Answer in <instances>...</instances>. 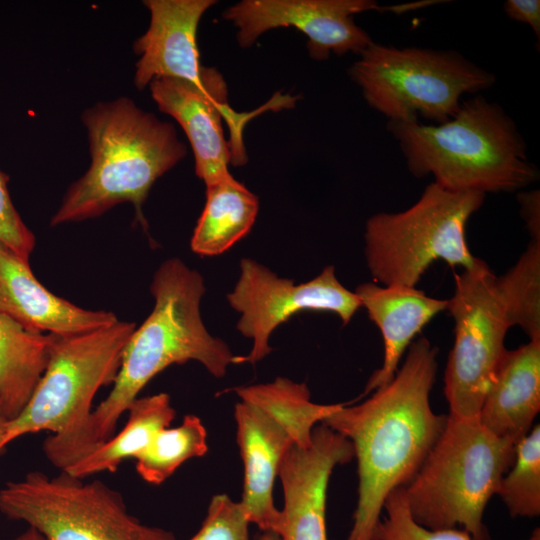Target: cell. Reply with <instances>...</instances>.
Returning a JSON list of instances; mask_svg holds the SVG:
<instances>
[{"label":"cell","instance_id":"cell-1","mask_svg":"<svg viewBox=\"0 0 540 540\" xmlns=\"http://www.w3.org/2000/svg\"><path fill=\"white\" fill-rule=\"evenodd\" d=\"M436 356L427 338L417 339L388 384L322 422L352 443L357 459L358 500L346 540H372L386 498L413 479L445 427L447 415L430 405Z\"/></svg>","mask_w":540,"mask_h":540},{"label":"cell","instance_id":"cell-2","mask_svg":"<svg viewBox=\"0 0 540 540\" xmlns=\"http://www.w3.org/2000/svg\"><path fill=\"white\" fill-rule=\"evenodd\" d=\"M205 290L201 274L182 260L171 258L161 263L150 285L153 310L131 334L110 393L75 436L44 445L52 465L64 470L110 439L122 414L167 367L194 360L215 377L225 375L234 355L202 321L200 304Z\"/></svg>","mask_w":540,"mask_h":540},{"label":"cell","instance_id":"cell-3","mask_svg":"<svg viewBox=\"0 0 540 540\" xmlns=\"http://www.w3.org/2000/svg\"><path fill=\"white\" fill-rule=\"evenodd\" d=\"M81 120L90 164L68 187L50 225L97 218L127 202L146 228L142 207L153 184L187 154L174 125L126 96L93 104Z\"/></svg>","mask_w":540,"mask_h":540},{"label":"cell","instance_id":"cell-4","mask_svg":"<svg viewBox=\"0 0 540 540\" xmlns=\"http://www.w3.org/2000/svg\"><path fill=\"white\" fill-rule=\"evenodd\" d=\"M409 171L457 192H513L539 178L515 122L478 95L441 124L388 121Z\"/></svg>","mask_w":540,"mask_h":540},{"label":"cell","instance_id":"cell-5","mask_svg":"<svg viewBox=\"0 0 540 540\" xmlns=\"http://www.w3.org/2000/svg\"><path fill=\"white\" fill-rule=\"evenodd\" d=\"M515 446L478 418L449 413L438 440L404 487L414 521L428 529L459 528L473 540H491L484 510L513 464Z\"/></svg>","mask_w":540,"mask_h":540},{"label":"cell","instance_id":"cell-6","mask_svg":"<svg viewBox=\"0 0 540 540\" xmlns=\"http://www.w3.org/2000/svg\"><path fill=\"white\" fill-rule=\"evenodd\" d=\"M485 194L457 192L432 182L416 203L397 212L371 216L365 227V256L374 280L385 286L416 287L432 263L469 270L483 260L466 240L469 218Z\"/></svg>","mask_w":540,"mask_h":540},{"label":"cell","instance_id":"cell-7","mask_svg":"<svg viewBox=\"0 0 540 540\" xmlns=\"http://www.w3.org/2000/svg\"><path fill=\"white\" fill-rule=\"evenodd\" d=\"M235 392L240 398L234 411L237 444L244 466L240 504L251 524L278 536L281 510L274 505L273 487L280 464L292 445L311 443L313 429L330 409L311 401L305 383L284 377Z\"/></svg>","mask_w":540,"mask_h":540},{"label":"cell","instance_id":"cell-8","mask_svg":"<svg viewBox=\"0 0 540 540\" xmlns=\"http://www.w3.org/2000/svg\"><path fill=\"white\" fill-rule=\"evenodd\" d=\"M349 69L370 107L389 121L435 124L451 119L465 93L493 85L495 76L455 51L395 48L372 42Z\"/></svg>","mask_w":540,"mask_h":540},{"label":"cell","instance_id":"cell-9","mask_svg":"<svg viewBox=\"0 0 540 540\" xmlns=\"http://www.w3.org/2000/svg\"><path fill=\"white\" fill-rule=\"evenodd\" d=\"M135 328V323L118 320L84 333L52 334L46 369L25 408L8 422L2 450L41 431H50L46 441L53 443L75 436L87 422L98 390L113 384Z\"/></svg>","mask_w":540,"mask_h":540},{"label":"cell","instance_id":"cell-10","mask_svg":"<svg viewBox=\"0 0 540 540\" xmlns=\"http://www.w3.org/2000/svg\"><path fill=\"white\" fill-rule=\"evenodd\" d=\"M0 512L45 540H175L172 532L132 516L122 495L105 483L65 472L31 471L0 489Z\"/></svg>","mask_w":540,"mask_h":540},{"label":"cell","instance_id":"cell-11","mask_svg":"<svg viewBox=\"0 0 540 540\" xmlns=\"http://www.w3.org/2000/svg\"><path fill=\"white\" fill-rule=\"evenodd\" d=\"M486 262L455 274L447 310L453 317L455 339L444 376L450 414L478 418L484 397L506 351L509 329Z\"/></svg>","mask_w":540,"mask_h":540},{"label":"cell","instance_id":"cell-12","mask_svg":"<svg viewBox=\"0 0 540 540\" xmlns=\"http://www.w3.org/2000/svg\"><path fill=\"white\" fill-rule=\"evenodd\" d=\"M227 300L241 314L237 329L252 340L247 355L234 356L235 364H255L265 358L272 350V332L298 312H332L347 325L361 308L359 298L340 283L333 266L325 267L310 281L296 284L249 258L241 260L239 279Z\"/></svg>","mask_w":540,"mask_h":540},{"label":"cell","instance_id":"cell-13","mask_svg":"<svg viewBox=\"0 0 540 540\" xmlns=\"http://www.w3.org/2000/svg\"><path fill=\"white\" fill-rule=\"evenodd\" d=\"M434 3L440 1L380 6L371 0H244L226 9L223 17L238 28L241 47H250L266 31L294 27L308 38L309 55L321 61L331 53L359 55L373 42L353 15L370 10L401 14Z\"/></svg>","mask_w":540,"mask_h":540},{"label":"cell","instance_id":"cell-14","mask_svg":"<svg viewBox=\"0 0 540 540\" xmlns=\"http://www.w3.org/2000/svg\"><path fill=\"white\" fill-rule=\"evenodd\" d=\"M148 87L159 110L184 130L195 173L205 186L231 177L230 164L247 162L242 132L255 113L238 114L228 104L227 94L211 93L184 80L158 78Z\"/></svg>","mask_w":540,"mask_h":540},{"label":"cell","instance_id":"cell-15","mask_svg":"<svg viewBox=\"0 0 540 540\" xmlns=\"http://www.w3.org/2000/svg\"><path fill=\"white\" fill-rule=\"evenodd\" d=\"M213 0H144L150 23L133 43L139 56L134 85L144 90L158 78H174L194 83L213 92L225 85L223 76L200 62L197 32L204 13Z\"/></svg>","mask_w":540,"mask_h":540},{"label":"cell","instance_id":"cell-16","mask_svg":"<svg viewBox=\"0 0 540 540\" xmlns=\"http://www.w3.org/2000/svg\"><path fill=\"white\" fill-rule=\"evenodd\" d=\"M354 457L352 443L325 424L315 426L311 443L292 445L279 468L284 505L280 540H329L326 499L330 475Z\"/></svg>","mask_w":540,"mask_h":540},{"label":"cell","instance_id":"cell-17","mask_svg":"<svg viewBox=\"0 0 540 540\" xmlns=\"http://www.w3.org/2000/svg\"><path fill=\"white\" fill-rule=\"evenodd\" d=\"M0 312L25 328L71 335L109 326L118 321L106 310H90L63 299L34 276L29 260L0 242Z\"/></svg>","mask_w":540,"mask_h":540},{"label":"cell","instance_id":"cell-18","mask_svg":"<svg viewBox=\"0 0 540 540\" xmlns=\"http://www.w3.org/2000/svg\"><path fill=\"white\" fill-rule=\"evenodd\" d=\"M369 318L381 331L384 358L369 378L362 396L388 384L415 336L438 313L447 310L448 299L427 296L416 287L379 286L363 283L355 292Z\"/></svg>","mask_w":540,"mask_h":540},{"label":"cell","instance_id":"cell-19","mask_svg":"<svg viewBox=\"0 0 540 540\" xmlns=\"http://www.w3.org/2000/svg\"><path fill=\"white\" fill-rule=\"evenodd\" d=\"M540 410V339L507 350L484 397L478 420L516 444L534 426Z\"/></svg>","mask_w":540,"mask_h":540},{"label":"cell","instance_id":"cell-20","mask_svg":"<svg viewBox=\"0 0 540 540\" xmlns=\"http://www.w3.org/2000/svg\"><path fill=\"white\" fill-rule=\"evenodd\" d=\"M52 334L29 330L0 312V403L6 417L27 405L50 356Z\"/></svg>","mask_w":540,"mask_h":540},{"label":"cell","instance_id":"cell-21","mask_svg":"<svg viewBox=\"0 0 540 540\" xmlns=\"http://www.w3.org/2000/svg\"><path fill=\"white\" fill-rule=\"evenodd\" d=\"M258 197L233 176L206 186V200L190 246L200 256L226 252L244 238L255 223Z\"/></svg>","mask_w":540,"mask_h":540},{"label":"cell","instance_id":"cell-22","mask_svg":"<svg viewBox=\"0 0 540 540\" xmlns=\"http://www.w3.org/2000/svg\"><path fill=\"white\" fill-rule=\"evenodd\" d=\"M123 429L75 461L62 472L85 477L100 472H115L128 458H136L162 429L169 427L175 410L167 393L138 397L128 407Z\"/></svg>","mask_w":540,"mask_h":540},{"label":"cell","instance_id":"cell-23","mask_svg":"<svg viewBox=\"0 0 540 540\" xmlns=\"http://www.w3.org/2000/svg\"><path fill=\"white\" fill-rule=\"evenodd\" d=\"M495 286L509 328L540 339V241L531 240L516 264L495 277Z\"/></svg>","mask_w":540,"mask_h":540},{"label":"cell","instance_id":"cell-24","mask_svg":"<svg viewBox=\"0 0 540 540\" xmlns=\"http://www.w3.org/2000/svg\"><path fill=\"white\" fill-rule=\"evenodd\" d=\"M208 451L207 431L199 417L188 414L174 428L160 430L135 458L136 471L146 482L158 485L185 461Z\"/></svg>","mask_w":540,"mask_h":540},{"label":"cell","instance_id":"cell-25","mask_svg":"<svg viewBox=\"0 0 540 540\" xmlns=\"http://www.w3.org/2000/svg\"><path fill=\"white\" fill-rule=\"evenodd\" d=\"M512 517L540 514V425L535 424L515 446L512 466L497 491Z\"/></svg>","mask_w":540,"mask_h":540},{"label":"cell","instance_id":"cell-26","mask_svg":"<svg viewBox=\"0 0 540 540\" xmlns=\"http://www.w3.org/2000/svg\"><path fill=\"white\" fill-rule=\"evenodd\" d=\"M386 516L380 519L372 540H473L463 529H428L414 521L404 487L393 490L385 500Z\"/></svg>","mask_w":540,"mask_h":540},{"label":"cell","instance_id":"cell-27","mask_svg":"<svg viewBox=\"0 0 540 540\" xmlns=\"http://www.w3.org/2000/svg\"><path fill=\"white\" fill-rule=\"evenodd\" d=\"M250 524L240 502L217 494L210 501L201 528L190 540H251Z\"/></svg>","mask_w":540,"mask_h":540},{"label":"cell","instance_id":"cell-28","mask_svg":"<svg viewBox=\"0 0 540 540\" xmlns=\"http://www.w3.org/2000/svg\"><path fill=\"white\" fill-rule=\"evenodd\" d=\"M8 181L9 177L0 170V242L29 260L36 239L12 202Z\"/></svg>","mask_w":540,"mask_h":540},{"label":"cell","instance_id":"cell-29","mask_svg":"<svg viewBox=\"0 0 540 540\" xmlns=\"http://www.w3.org/2000/svg\"><path fill=\"white\" fill-rule=\"evenodd\" d=\"M507 16L517 22L528 24L535 37L540 38V1L507 0L503 4Z\"/></svg>","mask_w":540,"mask_h":540},{"label":"cell","instance_id":"cell-30","mask_svg":"<svg viewBox=\"0 0 540 540\" xmlns=\"http://www.w3.org/2000/svg\"><path fill=\"white\" fill-rule=\"evenodd\" d=\"M521 216L532 237L531 240L540 241V194L539 190L522 192L518 194Z\"/></svg>","mask_w":540,"mask_h":540},{"label":"cell","instance_id":"cell-31","mask_svg":"<svg viewBox=\"0 0 540 540\" xmlns=\"http://www.w3.org/2000/svg\"><path fill=\"white\" fill-rule=\"evenodd\" d=\"M13 540H45V539L37 531L28 527L27 530L19 534Z\"/></svg>","mask_w":540,"mask_h":540},{"label":"cell","instance_id":"cell-32","mask_svg":"<svg viewBox=\"0 0 540 540\" xmlns=\"http://www.w3.org/2000/svg\"><path fill=\"white\" fill-rule=\"evenodd\" d=\"M9 422V419L6 417L2 405L0 403V453L3 452L2 450V441L5 435L6 427Z\"/></svg>","mask_w":540,"mask_h":540},{"label":"cell","instance_id":"cell-33","mask_svg":"<svg viewBox=\"0 0 540 540\" xmlns=\"http://www.w3.org/2000/svg\"><path fill=\"white\" fill-rule=\"evenodd\" d=\"M267 540H280V538L278 536L270 534V537H268Z\"/></svg>","mask_w":540,"mask_h":540}]
</instances>
